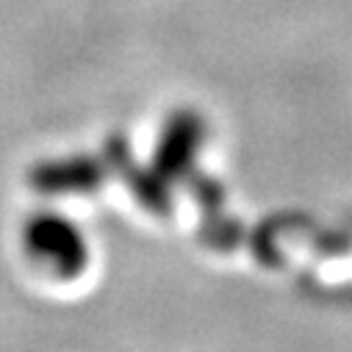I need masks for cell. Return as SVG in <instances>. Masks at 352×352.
Returning a JSON list of instances; mask_svg holds the SVG:
<instances>
[{
  "label": "cell",
  "mask_w": 352,
  "mask_h": 352,
  "mask_svg": "<svg viewBox=\"0 0 352 352\" xmlns=\"http://www.w3.org/2000/svg\"><path fill=\"white\" fill-rule=\"evenodd\" d=\"M25 247L36 261H45L58 275H75L83 270L86 244L80 230L58 214H39L25 228Z\"/></svg>",
  "instance_id": "obj_1"
}]
</instances>
